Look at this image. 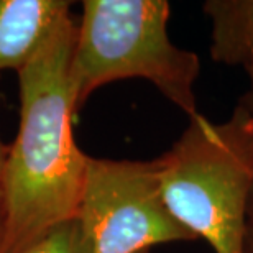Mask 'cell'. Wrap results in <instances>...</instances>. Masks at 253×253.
Segmentation results:
<instances>
[{"label":"cell","instance_id":"6da1fadb","mask_svg":"<svg viewBox=\"0 0 253 253\" xmlns=\"http://www.w3.org/2000/svg\"><path fill=\"white\" fill-rule=\"evenodd\" d=\"M76 25L66 17L18 73L20 128L3 163L0 253L23 252L78 214L89 156L73 138Z\"/></svg>","mask_w":253,"mask_h":253},{"label":"cell","instance_id":"7a4b0ae2","mask_svg":"<svg viewBox=\"0 0 253 253\" xmlns=\"http://www.w3.org/2000/svg\"><path fill=\"white\" fill-rule=\"evenodd\" d=\"M169 212L214 253H244L247 206L253 184V114L240 97L229 120L204 115L156 158Z\"/></svg>","mask_w":253,"mask_h":253},{"label":"cell","instance_id":"3957f363","mask_svg":"<svg viewBox=\"0 0 253 253\" xmlns=\"http://www.w3.org/2000/svg\"><path fill=\"white\" fill-rule=\"evenodd\" d=\"M169 12L166 0H84L69 63L76 112L102 85L140 78L189 119L201 114L194 94L201 59L171 43Z\"/></svg>","mask_w":253,"mask_h":253},{"label":"cell","instance_id":"277c9868","mask_svg":"<svg viewBox=\"0 0 253 253\" xmlns=\"http://www.w3.org/2000/svg\"><path fill=\"white\" fill-rule=\"evenodd\" d=\"M74 219L85 253H148L196 240L166 206L155 160L89 156Z\"/></svg>","mask_w":253,"mask_h":253},{"label":"cell","instance_id":"5b68a950","mask_svg":"<svg viewBox=\"0 0 253 253\" xmlns=\"http://www.w3.org/2000/svg\"><path fill=\"white\" fill-rule=\"evenodd\" d=\"M69 8L64 0H0V71L20 73L69 17Z\"/></svg>","mask_w":253,"mask_h":253},{"label":"cell","instance_id":"8992f818","mask_svg":"<svg viewBox=\"0 0 253 253\" xmlns=\"http://www.w3.org/2000/svg\"><path fill=\"white\" fill-rule=\"evenodd\" d=\"M211 58L227 66L253 64V0H207Z\"/></svg>","mask_w":253,"mask_h":253},{"label":"cell","instance_id":"52a82bcc","mask_svg":"<svg viewBox=\"0 0 253 253\" xmlns=\"http://www.w3.org/2000/svg\"><path fill=\"white\" fill-rule=\"evenodd\" d=\"M20 253H85L76 219L54 227Z\"/></svg>","mask_w":253,"mask_h":253},{"label":"cell","instance_id":"ba28073f","mask_svg":"<svg viewBox=\"0 0 253 253\" xmlns=\"http://www.w3.org/2000/svg\"><path fill=\"white\" fill-rule=\"evenodd\" d=\"M245 73L249 76V90L242 95V99L245 100L253 114V64L247 66ZM244 253H253V184L249 196V206H247V229H245Z\"/></svg>","mask_w":253,"mask_h":253},{"label":"cell","instance_id":"9c48e42d","mask_svg":"<svg viewBox=\"0 0 253 253\" xmlns=\"http://www.w3.org/2000/svg\"><path fill=\"white\" fill-rule=\"evenodd\" d=\"M3 163H5V156L2 153V148H0V229H2V214H3V191H2V184H3Z\"/></svg>","mask_w":253,"mask_h":253}]
</instances>
